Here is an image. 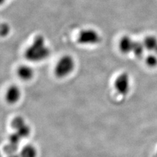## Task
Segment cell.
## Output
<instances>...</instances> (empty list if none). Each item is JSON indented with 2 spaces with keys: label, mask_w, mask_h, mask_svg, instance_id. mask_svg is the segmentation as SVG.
<instances>
[{
  "label": "cell",
  "mask_w": 157,
  "mask_h": 157,
  "mask_svg": "<svg viewBox=\"0 0 157 157\" xmlns=\"http://www.w3.org/2000/svg\"><path fill=\"white\" fill-rule=\"evenodd\" d=\"M8 157H21V156H20V155L18 156V155H15L14 154H13V155H9Z\"/></svg>",
  "instance_id": "e0dca14e"
},
{
  "label": "cell",
  "mask_w": 157,
  "mask_h": 157,
  "mask_svg": "<svg viewBox=\"0 0 157 157\" xmlns=\"http://www.w3.org/2000/svg\"><path fill=\"white\" fill-rule=\"evenodd\" d=\"M146 63L150 67H155L157 65V56L155 55H149L146 58Z\"/></svg>",
  "instance_id": "5bb4252c"
},
{
  "label": "cell",
  "mask_w": 157,
  "mask_h": 157,
  "mask_svg": "<svg viewBox=\"0 0 157 157\" xmlns=\"http://www.w3.org/2000/svg\"><path fill=\"white\" fill-rule=\"evenodd\" d=\"M50 55V50L45 45V39L38 36L25 51V57L32 62H40L45 60Z\"/></svg>",
  "instance_id": "6da1fadb"
},
{
  "label": "cell",
  "mask_w": 157,
  "mask_h": 157,
  "mask_svg": "<svg viewBox=\"0 0 157 157\" xmlns=\"http://www.w3.org/2000/svg\"><path fill=\"white\" fill-rule=\"evenodd\" d=\"M74 67L75 61L71 56H63L56 63L55 67V73L59 78L65 77L72 72Z\"/></svg>",
  "instance_id": "7a4b0ae2"
},
{
  "label": "cell",
  "mask_w": 157,
  "mask_h": 157,
  "mask_svg": "<svg viewBox=\"0 0 157 157\" xmlns=\"http://www.w3.org/2000/svg\"></svg>",
  "instance_id": "d6986e66"
},
{
  "label": "cell",
  "mask_w": 157,
  "mask_h": 157,
  "mask_svg": "<svg viewBox=\"0 0 157 157\" xmlns=\"http://www.w3.org/2000/svg\"><path fill=\"white\" fill-rule=\"evenodd\" d=\"M145 48L143 43L140 41H135L133 49H132V52L137 57H141L144 55Z\"/></svg>",
  "instance_id": "30bf717a"
},
{
  "label": "cell",
  "mask_w": 157,
  "mask_h": 157,
  "mask_svg": "<svg viewBox=\"0 0 157 157\" xmlns=\"http://www.w3.org/2000/svg\"><path fill=\"white\" fill-rule=\"evenodd\" d=\"M10 30V28L9 26V25H7V24L3 23L2 24L1 26V34L2 36H7L8 33L9 32Z\"/></svg>",
  "instance_id": "2e32d148"
},
{
  "label": "cell",
  "mask_w": 157,
  "mask_h": 157,
  "mask_svg": "<svg viewBox=\"0 0 157 157\" xmlns=\"http://www.w3.org/2000/svg\"><path fill=\"white\" fill-rule=\"evenodd\" d=\"M17 73L18 77L22 80L28 81L31 79L33 75V69L29 66L24 65L20 66L18 69Z\"/></svg>",
  "instance_id": "52a82bcc"
},
{
  "label": "cell",
  "mask_w": 157,
  "mask_h": 157,
  "mask_svg": "<svg viewBox=\"0 0 157 157\" xmlns=\"http://www.w3.org/2000/svg\"><path fill=\"white\" fill-rule=\"evenodd\" d=\"M16 132H17L18 134L21 136L22 138H24V137H28L29 133H30V128H29V127L26 124L25 125H24L22 127H21V128L17 130Z\"/></svg>",
  "instance_id": "7c38bea8"
},
{
  "label": "cell",
  "mask_w": 157,
  "mask_h": 157,
  "mask_svg": "<svg viewBox=\"0 0 157 157\" xmlns=\"http://www.w3.org/2000/svg\"><path fill=\"white\" fill-rule=\"evenodd\" d=\"M155 52H156V55H157V47H156V48L155 49Z\"/></svg>",
  "instance_id": "ac0fdd59"
},
{
  "label": "cell",
  "mask_w": 157,
  "mask_h": 157,
  "mask_svg": "<svg viewBox=\"0 0 157 157\" xmlns=\"http://www.w3.org/2000/svg\"><path fill=\"white\" fill-rule=\"evenodd\" d=\"M26 124L24 119L22 117H17L14 118L11 122V126L16 131Z\"/></svg>",
  "instance_id": "8fae6325"
},
{
  "label": "cell",
  "mask_w": 157,
  "mask_h": 157,
  "mask_svg": "<svg viewBox=\"0 0 157 157\" xmlns=\"http://www.w3.org/2000/svg\"><path fill=\"white\" fill-rule=\"evenodd\" d=\"M143 43L147 50L155 51L157 47V38L153 36H149L145 38Z\"/></svg>",
  "instance_id": "9c48e42d"
},
{
  "label": "cell",
  "mask_w": 157,
  "mask_h": 157,
  "mask_svg": "<svg viewBox=\"0 0 157 157\" xmlns=\"http://www.w3.org/2000/svg\"><path fill=\"white\" fill-rule=\"evenodd\" d=\"M116 91L120 95H126L130 90V78L126 73H121L118 76L114 82Z\"/></svg>",
  "instance_id": "277c9868"
},
{
  "label": "cell",
  "mask_w": 157,
  "mask_h": 157,
  "mask_svg": "<svg viewBox=\"0 0 157 157\" xmlns=\"http://www.w3.org/2000/svg\"><path fill=\"white\" fill-rule=\"evenodd\" d=\"M100 37L98 33L92 29H86L81 31L77 41L82 45H95L99 43Z\"/></svg>",
  "instance_id": "3957f363"
},
{
  "label": "cell",
  "mask_w": 157,
  "mask_h": 157,
  "mask_svg": "<svg viewBox=\"0 0 157 157\" xmlns=\"http://www.w3.org/2000/svg\"><path fill=\"white\" fill-rule=\"evenodd\" d=\"M21 96L20 88L17 86H10L6 93V100L10 104H14L18 101Z\"/></svg>",
  "instance_id": "8992f818"
},
{
  "label": "cell",
  "mask_w": 157,
  "mask_h": 157,
  "mask_svg": "<svg viewBox=\"0 0 157 157\" xmlns=\"http://www.w3.org/2000/svg\"><path fill=\"white\" fill-rule=\"evenodd\" d=\"M21 139L22 137L18 134L17 132H15V133L11 134V136H10L9 137L10 143H12L16 145H18L19 144V142Z\"/></svg>",
  "instance_id": "9a60e30c"
},
{
  "label": "cell",
  "mask_w": 157,
  "mask_h": 157,
  "mask_svg": "<svg viewBox=\"0 0 157 157\" xmlns=\"http://www.w3.org/2000/svg\"><path fill=\"white\" fill-rule=\"evenodd\" d=\"M37 152L36 147L32 145H27L22 149L20 156L21 157H37Z\"/></svg>",
  "instance_id": "ba28073f"
},
{
  "label": "cell",
  "mask_w": 157,
  "mask_h": 157,
  "mask_svg": "<svg viewBox=\"0 0 157 157\" xmlns=\"http://www.w3.org/2000/svg\"><path fill=\"white\" fill-rule=\"evenodd\" d=\"M134 42L135 41L132 40L128 36L122 37L120 39L119 43V48L121 52L124 54H128L132 52Z\"/></svg>",
  "instance_id": "5b68a950"
},
{
  "label": "cell",
  "mask_w": 157,
  "mask_h": 157,
  "mask_svg": "<svg viewBox=\"0 0 157 157\" xmlns=\"http://www.w3.org/2000/svg\"><path fill=\"white\" fill-rule=\"evenodd\" d=\"M17 149H18V145L10 143L9 142V144L5 146L4 151H5V153H6L9 155H13L14 153H15V152L17 151Z\"/></svg>",
  "instance_id": "4fadbf2b"
}]
</instances>
